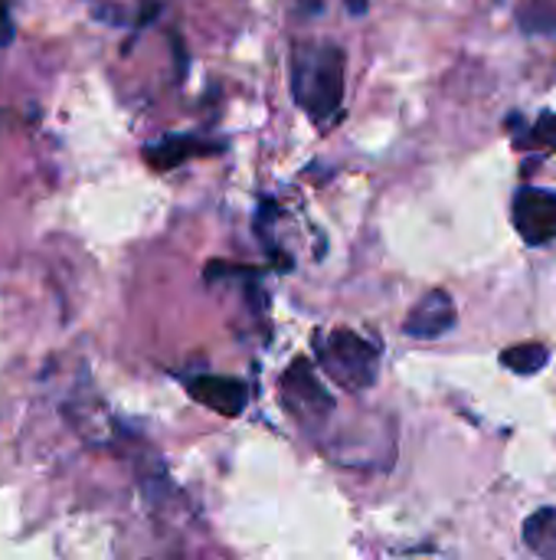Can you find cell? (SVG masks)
<instances>
[{
    "label": "cell",
    "instance_id": "6",
    "mask_svg": "<svg viewBox=\"0 0 556 560\" xmlns=\"http://www.w3.org/2000/svg\"><path fill=\"white\" fill-rule=\"evenodd\" d=\"M456 328V302L446 289L426 292L403 322V331L416 341H436Z\"/></svg>",
    "mask_w": 556,
    "mask_h": 560
},
{
    "label": "cell",
    "instance_id": "2",
    "mask_svg": "<svg viewBox=\"0 0 556 560\" xmlns=\"http://www.w3.org/2000/svg\"><path fill=\"white\" fill-rule=\"evenodd\" d=\"M315 351H318V368L338 387H344L351 394L374 387V381L380 374V348L351 328H334V331L315 335Z\"/></svg>",
    "mask_w": 556,
    "mask_h": 560
},
{
    "label": "cell",
    "instance_id": "7",
    "mask_svg": "<svg viewBox=\"0 0 556 560\" xmlns=\"http://www.w3.org/2000/svg\"><path fill=\"white\" fill-rule=\"evenodd\" d=\"M213 151H220L216 141H203V138H197V135H164L161 141H151V144L144 148V161H147L154 171H174V167H180L184 161H190V158H206V154H213Z\"/></svg>",
    "mask_w": 556,
    "mask_h": 560
},
{
    "label": "cell",
    "instance_id": "10",
    "mask_svg": "<svg viewBox=\"0 0 556 560\" xmlns=\"http://www.w3.org/2000/svg\"><path fill=\"white\" fill-rule=\"evenodd\" d=\"M534 138H537V144H556V115H544L537 125H534Z\"/></svg>",
    "mask_w": 556,
    "mask_h": 560
},
{
    "label": "cell",
    "instance_id": "9",
    "mask_svg": "<svg viewBox=\"0 0 556 560\" xmlns=\"http://www.w3.org/2000/svg\"><path fill=\"white\" fill-rule=\"evenodd\" d=\"M547 348L544 345H514V348H505L501 351V364L508 368V371H514V374H521V377H531V374H537L544 364H547Z\"/></svg>",
    "mask_w": 556,
    "mask_h": 560
},
{
    "label": "cell",
    "instance_id": "8",
    "mask_svg": "<svg viewBox=\"0 0 556 560\" xmlns=\"http://www.w3.org/2000/svg\"><path fill=\"white\" fill-rule=\"evenodd\" d=\"M524 545L541 560H556V512L541 509L524 522Z\"/></svg>",
    "mask_w": 556,
    "mask_h": 560
},
{
    "label": "cell",
    "instance_id": "11",
    "mask_svg": "<svg viewBox=\"0 0 556 560\" xmlns=\"http://www.w3.org/2000/svg\"><path fill=\"white\" fill-rule=\"evenodd\" d=\"M10 43H13V16L7 0H0V49H7Z\"/></svg>",
    "mask_w": 556,
    "mask_h": 560
},
{
    "label": "cell",
    "instance_id": "3",
    "mask_svg": "<svg viewBox=\"0 0 556 560\" xmlns=\"http://www.w3.org/2000/svg\"><path fill=\"white\" fill-rule=\"evenodd\" d=\"M279 390H282V407L301 423H321V420H328L334 413V397L324 390V384L311 371L308 358L292 361V368L285 371Z\"/></svg>",
    "mask_w": 556,
    "mask_h": 560
},
{
    "label": "cell",
    "instance_id": "1",
    "mask_svg": "<svg viewBox=\"0 0 556 560\" xmlns=\"http://www.w3.org/2000/svg\"><path fill=\"white\" fill-rule=\"evenodd\" d=\"M292 98L315 125H331L344 105L347 56L334 39H311L292 49Z\"/></svg>",
    "mask_w": 556,
    "mask_h": 560
},
{
    "label": "cell",
    "instance_id": "12",
    "mask_svg": "<svg viewBox=\"0 0 556 560\" xmlns=\"http://www.w3.org/2000/svg\"><path fill=\"white\" fill-rule=\"evenodd\" d=\"M344 3H347V10H351L354 16H364L367 7H370V0H344Z\"/></svg>",
    "mask_w": 556,
    "mask_h": 560
},
{
    "label": "cell",
    "instance_id": "4",
    "mask_svg": "<svg viewBox=\"0 0 556 560\" xmlns=\"http://www.w3.org/2000/svg\"><path fill=\"white\" fill-rule=\"evenodd\" d=\"M514 230L528 246H544L556 240V190L547 187H521L511 203Z\"/></svg>",
    "mask_w": 556,
    "mask_h": 560
},
{
    "label": "cell",
    "instance_id": "5",
    "mask_svg": "<svg viewBox=\"0 0 556 560\" xmlns=\"http://www.w3.org/2000/svg\"><path fill=\"white\" fill-rule=\"evenodd\" d=\"M184 387L197 404H203L206 410H213L220 417H239L249 404V384L239 377L197 374V377H184Z\"/></svg>",
    "mask_w": 556,
    "mask_h": 560
}]
</instances>
